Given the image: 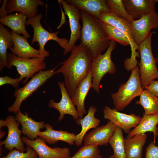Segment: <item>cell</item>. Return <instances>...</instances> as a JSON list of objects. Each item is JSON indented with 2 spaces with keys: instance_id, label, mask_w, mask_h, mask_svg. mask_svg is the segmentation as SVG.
<instances>
[{
  "instance_id": "obj_1",
  "label": "cell",
  "mask_w": 158,
  "mask_h": 158,
  "mask_svg": "<svg viewBox=\"0 0 158 158\" xmlns=\"http://www.w3.org/2000/svg\"><path fill=\"white\" fill-rule=\"evenodd\" d=\"M92 61L89 50L80 44L75 46L69 56L61 62L62 66L55 71L54 74L63 75L66 87L71 98L78 85L90 72Z\"/></svg>"
},
{
  "instance_id": "obj_2",
  "label": "cell",
  "mask_w": 158,
  "mask_h": 158,
  "mask_svg": "<svg viewBox=\"0 0 158 158\" xmlns=\"http://www.w3.org/2000/svg\"><path fill=\"white\" fill-rule=\"evenodd\" d=\"M80 13L82 23L80 44L88 49L92 61L107 49L111 40L100 20L83 11Z\"/></svg>"
},
{
  "instance_id": "obj_3",
  "label": "cell",
  "mask_w": 158,
  "mask_h": 158,
  "mask_svg": "<svg viewBox=\"0 0 158 158\" xmlns=\"http://www.w3.org/2000/svg\"><path fill=\"white\" fill-rule=\"evenodd\" d=\"M143 90L139 68L137 66L131 71L127 81L120 85L116 92L111 94L114 108L118 111L124 109L135 97L140 96Z\"/></svg>"
},
{
  "instance_id": "obj_4",
  "label": "cell",
  "mask_w": 158,
  "mask_h": 158,
  "mask_svg": "<svg viewBox=\"0 0 158 158\" xmlns=\"http://www.w3.org/2000/svg\"><path fill=\"white\" fill-rule=\"evenodd\" d=\"M154 33L151 31L145 40L138 45L140 57L139 64L140 77L143 89L154 80L158 79L157 60L153 56L151 46L152 38Z\"/></svg>"
},
{
  "instance_id": "obj_5",
  "label": "cell",
  "mask_w": 158,
  "mask_h": 158,
  "mask_svg": "<svg viewBox=\"0 0 158 158\" xmlns=\"http://www.w3.org/2000/svg\"><path fill=\"white\" fill-rule=\"evenodd\" d=\"M42 16V13L37 14L34 17L28 19L26 25H31L33 28V35L31 44H33L35 42L38 43L39 50L40 52L39 58L42 61H44L45 58L49 55V52L44 49V46L47 42L50 40L55 41L64 50L68 46L69 40L65 38L59 37L57 35L59 31L50 32L44 28L40 22Z\"/></svg>"
},
{
  "instance_id": "obj_6",
  "label": "cell",
  "mask_w": 158,
  "mask_h": 158,
  "mask_svg": "<svg viewBox=\"0 0 158 158\" xmlns=\"http://www.w3.org/2000/svg\"><path fill=\"white\" fill-rule=\"evenodd\" d=\"M100 20L102 22L109 24L123 32L128 38L131 47L130 58H127L124 61L126 70L130 71L137 66L138 61L136 58L140 57L139 53L136 51L138 46L133 37L130 28V23L126 19L120 18L111 12L102 13Z\"/></svg>"
},
{
  "instance_id": "obj_7",
  "label": "cell",
  "mask_w": 158,
  "mask_h": 158,
  "mask_svg": "<svg viewBox=\"0 0 158 158\" xmlns=\"http://www.w3.org/2000/svg\"><path fill=\"white\" fill-rule=\"evenodd\" d=\"M60 65L52 69L40 71L23 87L16 89L13 95L16 98L12 105L8 108L9 112L16 114L20 110L23 101L53 76L55 71Z\"/></svg>"
},
{
  "instance_id": "obj_8",
  "label": "cell",
  "mask_w": 158,
  "mask_h": 158,
  "mask_svg": "<svg viewBox=\"0 0 158 158\" xmlns=\"http://www.w3.org/2000/svg\"><path fill=\"white\" fill-rule=\"evenodd\" d=\"M116 46V42L111 40L106 52L92 61L90 71L92 76V88L98 93L99 92L100 82L104 76L107 73L114 74L116 71V68L112 60L111 55Z\"/></svg>"
},
{
  "instance_id": "obj_9",
  "label": "cell",
  "mask_w": 158,
  "mask_h": 158,
  "mask_svg": "<svg viewBox=\"0 0 158 158\" xmlns=\"http://www.w3.org/2000/svg\"><path fill=\"white\" fill-rule=\"evenodd\" d=\"M7 62L8 68L15 66L20 78L22 80L25 78L23 81V83H26L29 78H32L36 73L45 69L47 66L46 63L39 58H22L11 53L8 54Z\"/></svg>"
},
{
  "instance_id": "obj_10",
  "label": "cell",
  "mask_w": 158,
  "mask_h": 158,
  "mask_svg": "<svg viewBox=\"0 0 158 158\" xmlns=\"http://www.w3.org/2000/svg\"><path fill=\"white\" fill-rule=\"evenodd\" d=\"M130 24L133 37L138 45L145 40L152 29L158 28V14L156 11L146 14L139 19L132 20Z\"/></svg>"
},
{
  "instance_id": "obj_11",
  "label": "cell",
  "mask_w": 158,
  "mask_h": 158,
  "mask_svg": "<svg viewBox=\"0 0 158 158\" xmlns=\"http://www.w3.org/2000/svg\"><path fill=\"white\" fill-rule=\"evenodd\" d=\"M23 142L27 146L31 147L36 152L38 158H70V149L66 147H58L51 148L48 146L44 140L40 137L34 140L26 136L21 137Z\"/></svg>"
},
{
  "instance_id": "obj_12",
  "label": "cell",
  "mask_w": 158,
  "mask_h": 158,
  "mask_svg": "<svg viewBox=\"0 0 158 158\" xmlns=\"http://www.w3.org/2000/svg\"><path fill=\"white\" fill-rule=\"evenodd\" d=\"M62 5L65 13L68 16L71 30V35L68 46L64 50L63 56L71 52L75 46L77 41L80 39L81 28L80 23V11L73 5L67 3L64 0H58Z\"/></svg>"
},
{
  "instance_id": "obj_13",
  "label": "cell",
  "mask_w": 158,
  "mask_h": 158,
  "mask_svg": "<svg viewBox=\"0 0 158 158\" xmlns=\"http://www.w3.org/2000/svg\"><path fill=\"white\" fill-rule=\"evenodd\" d=\"M20 123L13 116L7 117L5 120H0V128L4 126L7 127L8 134L4 141H0L4 145L5 148L9 151L16 149L21 152H24L26 148L24 146L21 137L22 131L19 129Z\"/></svg>"
},
{
  "instance_id": "obj_14",
  "label": "cell",
  "mask_w": 158,
  "mask_h": 158,
  "mask_svg": "<svg viewBox=\"0 0 158 158\" xmlns=\"http://www.w3.org/2000/svg\"><path fill=\"white\" fill-rule=\"evenodd\" d=\"M103 113L104 118L109 121L128 134L132 128H135L138 125L142 118L134 113L128 114L120 112L114 108L111 109L107 106L104 107Z\"/></svg>"
},
{
  "instance_id": "obj_15",
  "label": "cell",
  "mask_w": 158,
  "mask_h": 158,
  "mask_svg": "<svg viewBox=\"0 0 158 158\" xmlns=\"http://www.w3.org/2000/svg\"><path fill=\"white\" fill-rule=\"evenodd\" d=\"M57 84L60 89L61 98L60 101L56 102L54 100H50L48 103V107L58 110L59 113L58 120H62L66 114L72 116L74 119L79 118V116L77 109L75 108L66 87L63 82L59 81Z\"/></svg>"
},
{
  "instance_id": "obj_16",
  "label": "cell",
  "mask_w": 158,
  "mask_h": 158,
  "mask_svg": "<svg viewBox=\"0 0 158 158\" xmlns=\"http://www.w3.org/2000/svg\"><path fill=\"white\" fill-rule=\"evenodd\" d=\"M116 127L108 120L105 125L97 127L85 135L84 145L107 146Z\"/></svg>"
},
{
  "instance_id": "obj_17",
  "label": "cell",
  "mask_w": 158,
  "mask_h": 158,
  "mask_svg": "<svg viewBox=\"0 0 158 158\" xmlns=\"http://www.w3.org/2000/svg\"><path fill=\"white\" fill-rule=\"evenodd\" d=\"M44 5V2L40 0H9L6 10L8 14L16 11L24 14L28 19L34 17L38 12V7Z\"/></svg>"
},
{
  "instance_id": "obj_18",
  "label": "cell",
  "mask_w": 158,
  "mask_h": 158,
  "mask_svg": "<svg viewBox=\"0 0 158 158\" xmlns=\"http://www.w3.org/2000/svg\"><path fill=\"white\" fill-rule=\"evenodd\" d=\"M68 4L74 6L80 11H83L100 20L101 14L110 12L106 0H65Z\"/></svg>"
},
{
  "instance_id": "obj_19",
  "label": "cell",
  "mask_w": 158,
  "mask_h": 158,
  "mask_svg": "<svg viewBox=\"0 0 158 158\" xmlns=\"http://www.w3.org/2000/svg\"><path fill=\"white\" fill-rule=\"evenodd\" d=\"M127 12L133 20L155 11L156 0H122Z\"/></svg>"
},
{
  "instance_id": "obj_20",
  "label": "cell",
  "mask_w": 158,
  "mask_h": 158,
  "mask_svg": "<svg viewBox=\"0 0 158 158\" xmlns=\"http://www.w3.org/2000/svg\"><path fill=\"white\" fill-rule=\"evenodd\" d=\"M11 32L14 45L9 49L12 53L18 57L22 58H39L40 51L29 44L26 37L12 31Z\"/></svg>"
},
{
  "instance_id": "obj_21",
  "label": "cell",
  "mask_w": 158,
  "mask_h": 158,
  "mask_svg": "<svg viewBox=\"0 0 158 158\" xmlns=\"http://www.w3.org/2000/svg\"><path fill=\"white\" fill-rule=\"evenodd\" d=\"M92 76L90 72L87 77L78 85L71 100L77 110L79 117L83 118L87 111L85 108V100L90 89L92 88Z\"/></svg>"
},
{
  "instance_id": "obj_22",
  "label": "cell",
  "mask_w": 158,
  "mask_h": 158,
  "mask_svg": "<svg viewBox=\"0 0 158 158\" xmlns=\"http://www.w3.org/2000/svg\"><path fill=\"white\" fill-rule=\"evenodd\" d=\"M46 130L40 131L38 136L44 139L46 142L50 144H54L58 141L65 142L70 145H74L76 135L73 133H70L66 130H56L48 123L45 124Z\"/></svg>"
},
{
  "instance_id": "obj_23",
  "label": "cell",
  "mask_w": 158,
  "mask_h": 158,
  "mask_svg": "<svg viewBox=\"0 0 158 158\" xmlns=\"http://www.w3.org/2000/svg\"><path fill=\"white\" fill-rule=\"evenodd\" d=\"M15 118L22 125V134L30 140H35L40 130L45 128L44 121H35L29 117L27 113L23 114L20 110L16 114Z\"/></svg>"
},
{
  "instance_id": "obj_24",
  "label": "cell",
  "mask_w": 158,
  "mask_h": 158,
  "mask_svg": "<svg viewBox=\"0 0 158 158\" xmlns=\"http://www.w3.org/2000/svg\"><path fill=\"white\" fill-rule=\"evenodd\" d=\"M97 111V108L96 107L90 106L86 116L82 118H79L75 120L76 124L80 125L82 127L80 132L75 136V144L77 146L82 145L84 137L89 130L95 128L99 126L100 121L95 116Z\"/></svg>"
},
{
  "instance_id": "obj_25",
  "label": "cell",
  "mask_w": 158,
  "mask_h": 158,
  "mask_svg": "<svg viewBox=\"0 0 158 158\" xmlns=\"http://www.w3.org/2000/svg\"><path fill=\"white\" fill-rule=\"evenodd\" d=\"M158 114L147 115L143 114L139 123L128 134L127 137L130 138L135 135L150 132L153 133V142L155 143L158 133Z\"/></svg>"
},
{
  "instance_id": "obj_26",
  "label": "cell",
  "mask_w": 158,
  "mask_h": 158,
  "mask_svg": "<svg viewBox=\"0 0 158 158\" xmlns=\"http://www.w3.org/2000/svg\"><path fill=\"white\" fill-rule=\"evenodd\" d=\"M27 19L26 16L24 14L16 13L0 18V22L10 28L12 31L19 35L22 34L28 38H30V35L25 28Z\"/></svg>"
},
{
  "instance_id": "obj_27",
  "label": "cell",
  "mask_w": 158,
  "mask_h": 158,
  "mask_svg": "<svg viewBox=\"0 0 158 158\" xmlns=\"http://www.w3.org/2000/svg\"><path fill=\"white\" fill-rule=\"evenodd\" d=\"M146 133L125 139L124 145L126 158H142L143 147L147 139Z\"/></svg>"
},
{
  "instance_id": "obj_28",
  "label": "cell",
  "mask_w": 158,
  "mask_h": 158,
  "mask_svg": "<svg viewBox=\"0 0 158 158\" xmlns=\"http://www.w3.org/2000/svg\"><path fill=\"white\" fill-rule=\"evenodd\" d=\"M14 45L11 31L0 23V71L8 66L7 50Z\"/></svg>"
},
{
  "instance_id": "obj_29",
  "label": "cell",
  "mask_w": 158,
  "mask_h": 158,
  "mask_svg": "<svg viewBox=\"0 0 158 158\" xmlns=\"http://www.w3.org/2000/svg\"><path fill=\"white\" fill-rule=\"evenodd\" d=\"M135 104L142 107L145 114H158V97L145 89L143 90Z\"/></svg>"
},
{
  "instance_id": "obj_30",
  "label": "cell",
  "mask_w": 158,
  "mask_h": 158,
  "mask_svg": "<svg viewBox=\"0 0 158 158\" xmlns=\"http://www.w3.org/2000/svg\"><path fill=\"white\" fill-rule=\"evenodd\" d=\"M123 130L116 126L109 143L114 151L115 158H126L125 149Z\"/></svg>"
},
{
  "instance_id": "obj_31",
  "label": "cell",
  "mask_w": 158,
  "mask_h": 158,
  "mask_svg": "<svg viewBox=\"0 0 158 158\" xmlns=\"http://www.w3.org/2000/svg\"><path fill=\"white\" fill-rule=\"evenodd\" d=\"M101 22L104 30L111 40L117 42L124 46L130 45L128 38L123 32L109 24L101 21Z\"/></svg>"
},
{
  "instance_id": "obj_32",
  "label": "cell",
  "mask_w": 158,
  "mask_h": 158,
  "mask_svg": "<svg viewBox=\"0 0 158 158\" xmlns=\"http://www.w3.org/2000/svg\"><path fill=\"white\" fill-rule=\"evenodd\" d=\"M106 1L111 13L126 19L130 23L133 20L126 9L122 0H106Z\"/></svg>"
},
{
  "instance_id": "obj_33",
  "label": "cell",
  "mask_w": 158,
  "mask_h": 158,
  "mask_svg": "<svg viewBox=\"0 0 158 158\" xmlns=\"http://www.w3.org/2000/svg\"><path fill=\"white\" fill-rule=\"evenodd\" d=\"M70 158H102V156L98 145H89L81 147Z\"/></svg>"
},
{
  "instance_id": "obj_34",
  "label": "cell",
  "mask_w": 158,
  "mask_h": 158,
  "mask_svg": "<svg viewBox=\"0 0 158 158\" xmlns=\"http://www.w3.org/2000/svg\"><path fill=\"white\" fill-rule=\"evenodd\" d=\"M26 152H21L16 149L10 151L8 154L1 158H38V155L32 147H26Z\"/></svg>"
},
{
  "instance_id": "obj_35",
  "label": "cell",
  "mask_w": 158,
  "mask_h": 158,
  "mask_svg": "<svg viewBox=\"0 0 158 158\" xmlns=\"http://www.w3.org/2000/svg\"><path fill=\"white\" fill-rule=\"evenodd\" d=\"M22 80L20 77L13 78L7 76L0 77V86H2L5 84H9L14 88H17L20 83Z\"/></svg>"
},
{
  "instance_id": "obj_36",
  "label": "cell",
  "mask_w": 158,
  "mask_h": 158,
  "mask_svg": "<svg viewBox=\"0 0 158 158\" xmlns=\"http://www.w3.org/2000/svg\"><path fill=\"white\" fill-rule=\"evenodd\" d=\"M145 158H158V146L151 142L146 149Z\"/></svg>"
},
{
  "instance_id": "obj_37",
  "label": "cell",
  "mask_w": 158,
  "mask_h": 158,
  "mask_svg": "<svg viewBox=\"0 0 158 158\" xmlns=\"http://www.w3.org/2000/svg\"><path fill=\"white\" fill-rule=\"evenodd\" d=\"M145 89L158 97V80L151 82Z\"/></svg>"
},
{
  "instance_id": "obj_38",
  "label": "cell",
  "mask_w": 158,
  "mask_h": 158,
  "mask_svg": "<svg viewBox=\"0 0 158 158\" xmlns=\"http://www.w3.org/2000/svg\"><path fill=\"white\" fill-rule=\"evenodd\" d=\"M8 0H4L0 8V18L7 16L8 13L6 10V5Z\"/></svg>"
},
{
  "instance_id": "obj_39",
  "label": "cell",
  "mask_w": 158,
  "mask_h": 158,
  "mask_svg": "<svg viewBox=\"0 0 158 158\" xmlns=\"http://www.w3.org/2000/svg\"><path fill=\"white\" fill-rule=\"evenodd\" d=\"M5 133L0 129V139L2 138L5 135Z\"/></svg>"
},
{
  "instance_id": "obj_40",
  "label": "cell",
  "mask_w": 158,
  "mask_h": 158,
  "mask_svg": "<svg viewBox=\"0 0 158 158\" xmlns=\"http://www.w3.org/2000/svg\"><path fill=\"white\" fill-rule=\"evenodd\" d=\"M108 158H115L113 155H111Z\"/></svg>"
},
{
  "instance_id": "obj_41",
  "label": "cell",
  "mask_w": 158,
  "mask_h": 158,
  "mask_svg": "<svg viewBox=\"0 0 158 158\" xmlns=\"http://www.w3.org/2000/svg\"><path fill=\"white\" fill-rule=\"evenodd\" d=\"M157 2H158V0H156Z\"/></svg>"
},
{
  "instance_id": "obj_42",
  "label": "cell",
  "mask_w": 158,
  "mask_h": 158,
  "mask_svg": "<svg viewBox=\"0 0 158 158\" xmlns=\"http://www.w3.org/2000/svg\"><path fill=\"white\" fill-rule=\"evenodd\" d=\"M157 135H158V133H157Z\"/></svg>"
}]
</instances>
